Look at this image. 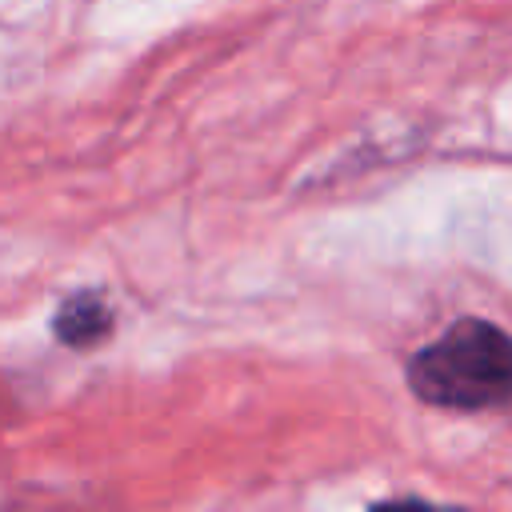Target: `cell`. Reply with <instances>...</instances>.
Returning <instances> with one entry per match:
<instances>
[{"label": "cell", "mask_w": 512, "mask_h": 512, "mask_svg": "<svg viewBox=\"0 0 512 512\" xmlns=\"http://www.w3.org/2000/svg\"><path fill=\"white\" fill-rule=\"evenodd\" d=\"M112 332V308L100 292H76L56 308V336L72 348H88Z\"/></svg>", "instance_id": "obj_2"}, {"label": "cell", "mask_w": 512, "mask_h": 512, "mask_svg": "<svg viewBox=\"0 0 512 512\" xmlns=\"http://www.w3.org/2000/svg\"><path fill=\"white\" fill-rule=\"evenodd\" d=\"M408 384L436 408H492L512 400V336L488 320H456L408 364Z\"/></svg>", "instance_id": "obj_1"}]
</instances>
